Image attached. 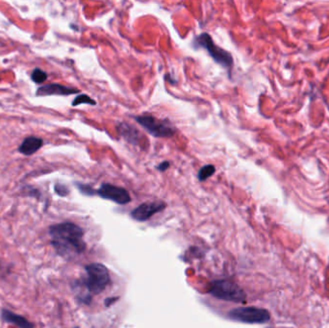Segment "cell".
Instances as JSON below:
<instances>
[{"instance_id": "obj_1", "label": "cell", "mask_w": 329, "mask_h": 328, "mask_svg": "<svg viewBox=\"0 0 329 328\" xmlns=\"http://www.w3.org/2000/svg\"><path fill=\"white\" fill-rule=\"evenodd\" d=\"M52 246L64 257L73 256L85 250L82 228L73 222H62L49 228Z\"/></svg>"}, {"instance_id": "obj_2", "label": "cell", "mask_w": 329, "mask_h": 328, "mask_svg": "<svg viewBox=\"0 0 329 328\" xmlns=\"http://www.w3.org/2000/svg\"><path fill=\"white\" fill-rule=\"evenodd\" d=\"M85 270L84 286L89 294H99L109 285V272L105 266L99 263H94L86 266Z\"/></svg>"}, {"instance_id": "obj_3", "label": "cell", "mask_w": 329, "mask_h": 328, "mask_svg": "<svg viewBox=\"0 0 329 328\" xmlns=\"http://www.w3.org/2000/svg\"><path fill=\"white\" fill-rule=\"evenodd\" d=\"M136 122L144 127L146 131L155 138H171L176 128L168 120H159L151 114L135 116Z\"/></svg>"}, {"instance_id": "obj_4", "label": "cell", "mask_w": 329, "mask_h": 328, "mask_svg": "<svg viewBox=\"0 0 329 328\" xmlns=\"http://www.w3.org/2000/svg\"><path fill=\"white\" fill-rule=\"evenodd\" d=\"M195 42L197 46L203 48L208 51V53L216 63L219 64L221 66L226 68L230 76V72L233 68V57L228 51L224 50L223 48L215 44L211 36L207 33L199 35L195 38Z\"/></svg>"}, {"instance_id": "obj_5", "label": "cell", "mask_w": 329, "mask_h": 328, "mask_svg": "<svg viewBox=\"0 0 329 328\" xmlns=\"http://www.w3.org/2000/svg\"><path fill=\"white\" fill-rule=\"evenodd\" d=\"M210 294L221 300L231 302H244L245 294L237 284L231 281L218 280L212 283Z\"/></svg>"}, {"instance_id": "obj_6", "label": "cell", "mask_w": 329, "mask_h": 328, "mask_svg": "<svg viewBox=\"0 0 329 328\" xmlns=\"http://www.w3.org/2000/svg\"><path fill=\"white\" fill-rule=\"evenodd\" d=\"M228 316L235 320L244 324H266L270 318L267 310L257 307H238L232 309Z\"/></svg>"}, {"instance_id": "obj_7", "label": "cell", "mask_w": 329, "mask_h": 328, "mask_svg": "<svg viewBox=\"0 0 329 328\" xmlns=\"http://www.w3.org/2000/svg\"><path fill=\"white\" fill-rule=\"evenodd\" d=\"M97 194L104 200H112L121 205H124L131 202V196L127 190L108 183L102 184L100 188L97 190Z\"/></svg>"}, {"instance_id": "obj_8", "label": "cell", "mask_w": 329, "mask_h": 328, "mask_svg": "<svg viewBox=\"0 0 329 328\" xmlns=\"http://www.w3.org/2000/svg\"><path fill=\"white\" fill-rule=\"evenodd\" d=\"M163 202H147L142 203L131 212V216L137 222H146L152 216L163 211L166 208Z\"/></svg>"}, {"instance_id": "obj_9", "label": "cell", "mask_w": 329, "mask_h": 328, "mask_svg": "<svg viewBox=\"0 0 329 328\" xmlns=\"http://www.w3.org/2000/svg\"><path fill=\"white\" fill-rule=\"evenodd\" d=\"M118 133L129 144L133 146H143V140L145 137L136 127L122 122L118 126Z\"/></svg>"}, {"instance_id": "obj_10", "label": "cell", "mask_w": 329, "mask_h": 328, "mask_svg": "<svg viewBox=\"0 0 329 328\" xmlns=\"http://www.w3.org/2000/svg\"><path fill=\"white\" fill-rule=\"evenodd\" d=\"M79 92L78 90L66 87L60 84H49L46 86H42L37 90V96H71L73 94Z\"/></svg>"}, {"instance_id": "obj_11", "label": "cell", "mask_w": 329, "mask_h": 328, "mask_svg": "<svg viewBox=\"0 0 329 328\" xmlns=\"http://www.w3.org/2000/svg\"><path fill=\"white\" fill-rule=\"evenodd\" d=\"M44 140L37 137H28L22 142V144L19 148V152L25 155H32L35 152H38L43 146Z\"/></svg>"}, {"instance_id": "obj_12", "label": "cell", "mask_w": 329, "mask_h": 328, "mask_svg": "<svg viewBox=\"0 0 329 328\" xmlns=\"http://www.w3.org/2000/svg\"><path fill=\"white\" fill-rule=\"evenodd\" d=\"M2 318L9 324H16L19 328H34V326L23 316L16 315L9 310H3Z\"/></svg>"}, {"instance_id": "obj_13", "label": "cell", "mask_w": 329, "mask_h": 328, "mask_svg": "<svg viewBox=\"0 0 329 328\" xmlns=\"http://www.w3.org/2000/svg\"><path fill=\"white\" fill-rule=\"evenodd\" d=\"M215 172H216V168L213 164H206V166H204L198 172V174H197L198 180L199 181H205V180H207L209 177L214 176Z\"/></svg>"}, {"instance_id": "obj_14", "label": "cell", "mask_w": 329, "mask_h": 328, "mask_svg": "<svg viewBox=\"0 0 329 328\" xmlns=\"http://www.w3.org/2000/svg\"><path fill=\"white\" fill-rule=\"evenodd\" d=\"M31 78L37 84H43L48 79V74L40 68H35L31 74Z\"/></svg>"}, {"instance_id": "obj_15", "label": "cell", "mask_w": 329, "mask_h": 328, "mask_svg": "<svg viewBox=\"0 0 329 328\" xmlns=\"http://www.w3.org/2000/svg\"><path fill=\"white\" fill-rule=\"evenodd\" d=\"M80 104H90V105H96L97 102L94 100L93 98H91L87 94H80L78 96L73 102V106H77Z\"/></svg>"}, {"instance_id": "obj_16", "label": "cell", "mask_w": 329, "mask_h": 328, "mask_svg": "<svg viewBox=\"0 0 329 328\" xmlns=\"http://www.w3.org/2000/svg\"><path fill=\"white\" fill-rule=\"evenodd\" d=\"M78 188H79V190L83 192V194H89V196H93V194H95L97 192L96 190H94L92 189L90 186H88V185H78Z\"/></svg>"}, {"instance_id": "obj_17", "label": "cell", "mask_w": 329, "mask_h": 328, "mask_svg": "<svg viewBox=\"0 0 329 328\" xmlns=\"http://www.w3.org/2000/svg\"><path fill=\"white\" fill-rule=\"evenodd\" d=\"M55 190L59 196H65L69 194V189L64 185H56L55 186Z\"/></svg>"}, {"instance_id": "obj_18", "label": "cell", "mask_w": 329, "mask_h": 328, "mask_svg": "<svg viewBox=\"0 0 329 328\" xmlns=\"http://www.w3.org/2000/svg\"><path fill=\"white\" fill-rule=\"evenodd\" d=\"M170 166H171L170 162L165 161V162H162L161 164H159L157 166V170H158L159 172H165V170H167L170 168Z\"/></svg>"}, {"instance_id": "obj_19", "label": "cell", "mask_w": 329, "mask_h": 328, "mask_svg": "<svg viewBox=\"0 0 329 328\" xmlns=\"http://www.w3.org/2000/svg\"><path fill=\"white\" fill-rule=\"evenodd\" d=\"M119 298H118V296L106 298V300H105V302H104V303H105V306H106V307H109V306H111L113 303L116 302L117 300H119Z\"/></svg>"}]
</instances>
